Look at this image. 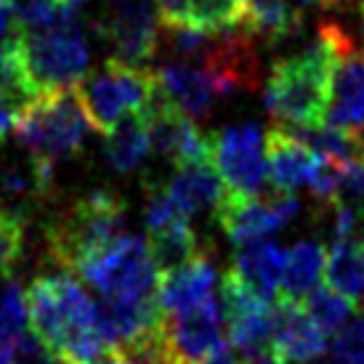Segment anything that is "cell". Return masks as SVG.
Wrapping results in <instances>:
<instances>
[{"mask_svg": "<svg viewBox=\"0 0 364 364\" xmlns=\"http://www.w3.org/2000/svg\"><path fill=\"white\" fill-rule=\"evenodd\" d=\"M346 46H351V38L338 24H324L319 38L301 53L274 61L272 77L263 88V107L274 125L324 122L335 59Z\"/></svg>", "mask_w": 364, "mask_h": 364, "instance_id": "cell-1", "label": "cell"}, {"mask_svg": "<svg viewBox=\"0 0 364 364\" xmlns=\"http://www.w3.org/2000/svg\"><path fill=\"white\" fill-rule=\"evenodd\" d=\"M27 311L32 333L72 364H91L109 351L99 333V306L64 269L30 284Z\"/></svg>", "mask_w": 364, "mask_h": 364, "instance_id": "cell-2", "label": "cell"}, {"mask_svg": "<svg viewBox=\"0 0 364 364\" xmlns=\"http://www.w3.org/2000/svg\"><path fill=\"white\" fill-rule=\"evenodd\" d=\"M125 237V200L109 189H93L61 210L46 229L48 255L75 274L85 261Z\"/></svg>", "mask_w": 364, "mask_h": 364, "instance_id": "cell-3", "label": "cell"}, {"mask_svg": "<svg viewBox=\"0 0 364 364\" xmlns=\"http://www.w3.org/2000/svg\"><path fill=\"white\" fill-rule=\"evenodd\" d=\"M75 93L80 99L82 114L93 131L107 133L128 114H146L160 96L157 75L149 67H133L109 59L93 75H85Z\"/></svg>", "mask_w": 364, "mask_h": 364, "instance_id": "cell-4", "label": "cell"}, {"mask_svg": "<svg viewBox=\"0 0 364 364\" xmlns=\"http://www.w3.org/2000/svg\"><path fill=\"white\" fill-rule=\"evenodd\" d=\"M88 120L82 114L80 99L75 88L43 93L30 102L16 117L14 133L19 144L35 160L56 165L77 154L85 139Z\"/></svg>", "mask_w": 364, "mask_h": 364, "instance_id": "cell-5", "label": "cell"}, {"mask_svg": "<svg viewBox=\"0 0 364 364\" xmlns=\"http://www.w3.org/2000/svg\"><path fill=\"white\" fill-rule=\"evenodd\" d=\"M19 51L35 96L75 88L91 67V48L77 21L35 35L21 32Z\"/></svg>", "mask_w": 364, "mask_h": 364, "instance_id": "cell-6", "label": "cell"}, {"mask_svg": "<svg viewBox=\"0 0 364 364\" xmlns=\"http://www.w3.org/2000/svg\"><path fill=\"white\" fill-rule=\"evenodd\" d=\"M75 274L82 282L96 287L104 298L157 293V284H160V269L154 266L149 255L146 240L128 237V234L120 242L112 245L109 250L85 261Z\"/></svg>", "mask_w": 364, "mask_h": 364, "instance_id": "cell-7", "label": "cell"}, {"mask_svg": "<svg viewBox=\"0 0 364 364\" xmlns=\"http://www.w3.org/2000/svg\"><path fill=\"white\" fill-rule=\"evenodd\" d=\"M96 30L112 46V59L144 67L160 46L162 16L154 0H107Z\"/></svg>", "mask_w": 364, "mask_h": 364, "instance_id": "cell-8", "label": "cell"}, {"mask_svg": "<svg viewBox=\"0 0 364 364\" xmlns=\"http://www.w3.org/2000/svg\"><path fill=\"white\" fill-rule=\"evenodd\" d=\"M213 162L232 197H255L266 183V139L258 122H240L215 133Z\"/></svg>", "mask_w": 364, "mask_h": 364, "instance_id": "cell-9", "label": "cell"}, {"mask_svg": "<svg viewBox=\"0 0 364 364\" xmlns=\"http://www.w3.org/2000/svg\"><path fill=\"white\" fill-rule=\"evenodd\" d=\"M223 304L208 298L186 311L171 314L162 322L165 343L176 364H200L205 356L223 343Z\"/></svg>", "mask_w": 364, "mask_h": 364, "instance_id": "cell-10", "label": "cell"}, {"mask_svg": "<svg viewBox=\"0 0 364 364\" xmlns=\"http://www.w3.org/2000/svg\"><path fill=\"white\" fill-rule=\"evenodd\" d=\"M157 75V88L176 109L186 114L189 120H205L215 104L232 96V91L218 80V75L208 64L173 59Z\"/></svg>", "mask_w": 364, "mask_h": 364, "instance_id": "cell-11", "label": "cell"}, {"mask_svg": "<svg viewBox=\"0 0 364 364\" xmlns=\"http://www.w3.org/2000/svg\"><path fill=\"white\" fill-rule=\"evenodd\" d=\"M324 122L364 139V59L356 53L354 43L335 59Z\"/></svg>", "mask_w": 364, "mask_h": 364, "instance_id": "cell-12", "label": "cell"}, {"mask_svg": "<svg viewBox=\"0 0 364 364\" xmlns=\"http://www.w3.org/2000/svg\"><path fill=\"white\" fill-rule=\"evenodd\" d=\"M274 346L284 364H311L327 351V333L301 301L279 295L274 304Z\"/></svg>", "mask_w": 364, "mask_h": 364, "instance_id": "cell-13", "label": "cell"}, {"mask_svg": "<svg viewBox=\"0 0 364 364\" xmlns=\"http://www.w3.org/2000/svg\"><path fill=\"white\" fill-rule=\"evenodd\" d=\"M215 218H218V226L226 234V240L237 247H250L255 242H263L269 234L284 226L269 197L258 200V197L226 194L221 208L215 210Z\"/></svg>", "mask_w": 364, "mask_h": 364, "instance_id": "cell-14", "label": "cell"}, {"mask_svg": "<svg viewBox=\"0 0 364 364\" xmlns=\"http://www.w3.org/2000/svg\"><path fill=\"white\" fill-rule=\"evenodd\" d=\"M165 192L186 218L205 210H218L229 194L213 160L176 165V173L165 183Z\"/></svg>", "mask_w": 364, "mask_h": 364, "instance_id": "cell-15", "label": "cell"}, {"mask_svg": "<svg viewBox=\"0 0 364 364\" xmlns=\"http://www.w3.org/2000/svg\"><path fill=\"white\" fill-rule=\"evenodd\" d=\"M218 282V269L208 255H197L194 261L183 263L173 272L160 274V284H157V304L162 314L186 311L192 306L203 304L213 295V287Z\"/></svg>", "mask_w": 364, "mask_h": 364, "instance_id": "cell-16", "label": "cell"}, {"mask_svg": "<svg viewBox=\"0 0 364 364\" xmlns=\"http://www.w3.org/2000/svg\"><path fill=\"white\" fill-rule=\"evenodd\" d=\"M319 157L274 125L266 133V178L277 192H290L309 186L316 173Z\"/></svg>", "mask_w": 364, "mask_h": 364, "instance_id": "cell-17", "label": "cell"}, {"mask_svg": "<svg viewBox=\"0 0 364 364\" xmlns=\"http://www.w3.org/2000/svg\"><path fill=\"white\" fill-rule=\"evenodd\" d=\"M284 253L277 242H255L250 247H242V253L234 258V266L229 269L234 279L253 290L261 298L277 301L282 290V274H284Z\"/></svg>", "mask_w": 364, "mask_h": 364, "instance_id": "cell-18", "label": "cell"}, {"mask_svg": "<svg viewBox=\"0 0 364 364\" xmlns=\"http://www.w3.org/2000/svg\"><path fill=\"white\" fill-rule=\"evenodd\" d=\"M327 269V250L314 240H304L295 247L287 250L284 258V274H282V298L304 301L306 295L314 293L324 277Z\"/></svg>", "mask_w": 364, "mask_h": 364, "instance_id": "cell-19", "label": "cell"}, {"mask_svg": "<svg viewBox=\"0 0 364 364\" xmlns=\"http://www.w3.org/2000/svg\"><path fill=\"white\" fill-rule=\"evenodd\" d=\"M149 154V136L141 114L122 117L104 136V157L114 173H133Z\"/></svg>", "mask_w": 364, "mask_h": 364, "instance_id": "cell-20", "label": "cell"}, {"mask_svg": "<svg viewBox=\"0 0 364 364\" xmlns=\"http://www.w3.org/2000/svg\"><path fill=\"white\" fill-rule=\"evenodd\" d=\"M327 287L348 298L351 304L364 301V247L356 240L330 245L327 269H324Z\"/></svg>", "mask_w": 364, "mask_h": 364, "instance_id": "cell-21", "label": "cell"}, {"mask_svg": "<svg viewBox=\"0 0 364 364\" xmlns=\"http://www.w3.org/2000/svg\"><path fill=\"white\" fill-rule=\"evenodd\" d=\"M146 247H149V255H152L154 266L160 269V274L173 272V269H178V266L205 253V250H200L197 234L189 226V221H176L171 226L157 229V232H149Z\"/></svg>", "mask_w": 364, "mask_h": 364, "instance_id": "cell-22", "label": "cell"}, {"mask_svg": "<svg viewBox=\"0 0 364 364\" xmlns=\"http://www.w3.org/2000/svg\"><path fill=\"white\" fill-rule=\"evenodd\" d=\"M9 9L19 32H24V35L75 24V11L70 6H64L61 0H9Z\"/></svg>", "mask_w": 364, "mask_h": 364, "instance_id": "cell-23", "label": "cell"}, {"mask_svg": "<svg viewBox=\"0 0 364 364\" xmlns=\"http://www.w3.org/2000/svg\"><path fill=\"white\" fill-rule=\"evenodd\" d=\"M242 21L245 3L240 0H189V9H186V24L213 35L237 30L242 27Z\"/></svg>", "mask_w": 364, "mask_h": 364, "instance_id": "cell-24", "label": "cell"}, {"mask_svg": "<svg viewBox=\"0 0 364 364\" xmlns=\"http://www.w3.org/2000/svg\"><path fill=\"white\" fill-rule=\"evenodd\" d=\"M301 304H304L309 316L322 327L324 333H338L354 316L356 309V304H351L348 298H343V295L330 290V287H322V284L314 293L306 295Z\"/></svg>", "mask_w": 364, "mask_h": 364, "instance_id": "cell-25", "label": "cell"}, {"mask_svg": "<svg viewBox=\"0 0 364 364\" xmlns=\"http://www.w3.org/2000/svg\"><path fill=\"white\" fill-rule=\"evenodd\" d=\"M27 293L19 282H9L0 290V343L16 346V341L27 333Z\"/></svg>", "mask_w": 364, "mask_h": 364, "instance_id": "cell-26", "label": "cell"}, {"mask_svg": "<svg viewBox=\"0 0 364 364\" xmlns=\"http://www.w3.org/2000/svg\"><path fill=\"white\" fill-rule=\"evenodd\" d=\"M330 364H364V314L351 316L335 333L330 346Z\"/></svg>", "mask_w": 364, "mask_h": 364, "instance_id": "cell-27", "label": "cell"}, {"mask_svg": "<svg viewBox=\"0 0 364 364\" xmlns=\"http://www.w3.org/2000/svg\"><path fill=\"white\" fill-rule=\"evenodd\" d=\"M24 226L27 223L3 210L0 215V277H11L24 255Z\"/></svg>", "mask_w": 364, "mask_h": 364, "instance_id": "cell-28", "label": "cell"}, {"mask_svg": "<svg viewBox=\"0 0 364 364\" xmlns=\"http://www.w3.org/2000/svg\"><path fill=\"white\" fill-rule=\"evenodd\" d=\"M160 9L162 24H183L186 21V9L189 0H154Z\"/></svg>", "mask_w": 364, "mask_h": 364, "instance_id": "cell-29", "label": "cell"}, {"mask_svg": "<svg viewBox=\"0 0 364 364\" xmlns=\"http://www.w3.org/2000/svg\"><path fill=\"white\" fill-rule=\"evenodd\" d=\"M19 114H21V109L16 107V104L0 96V141L14 131V125H16V117H19Z\"/></svg>", "mask_w": 364, "mask_h": 364, "instance_id": "cell-30", "label": "cell"}, {"mask_svg": "<svg viewBox=\"0 0 364 364\" xmlns=\"http://www.w3.org/2000/svg\"><path fill=\"white\" fill-rule=\"evenodd\" d=\"M200 364H242V359H240V354L234 351L232 343H221L215 351H210V354L205 356Z\"/></svg>", "mask_w": 364, "mask_h": 364, "instance_id": "cell-31", "label": "cell"}, {"mask_svg": "<svg viewBox=\"0 0 364 364\" xmlns=\"http://www.w3.org/2000/svg\"><path fill=\"white\" fill-rule=\"evenodd\" d=\"M91 364H128V362H125V356H122L120 351H107V354H102Z\"/></svg>", "mask_w": 364, "mask_h": 364, "instance_id": "cell-32", "label": "cell"}, {"mask_svg": "<svg viewBox=\"0 0 364 364\" xmlns=\"http://www.w3.org/2000/svg\"><path fill=\"white\" fill-rule=\"evenodd\" d=\"M14 356H16V346L0 343V364H14Z\"/></svg>", "mask_w": 364, "mask_h": 364, "instance_id": "cell-33", "label": "cell"}, {"mask_svg": "<svg viewBox=\"0 0 364 364\" xmlns=\"http://www.w3.org/2000/svg\"><path fill=\"white\" fill-rule=\"evenodd\" d=\"M61 3H64V6H70V9L75 11V9H77V6H85L88 0H61Z\"/></svg>", "mask_w": 364, "mask_h": 364, "instance_id": "cell-34", "label": "cell"}, {"mask_svg": "<svg viewBox=\"0 0 364 364\" xmlns=\"http://www.w3.org/2000/svg\"><path fill=\"white\" fill-rule=\"evenodd\" d=\"M356 242H359L364 247V221L359 223V232H356Z\"/></svg>", "mask_w": 364, "mask_h": 364, "instance_id": "cell-35", "label": "cell"}, {"mask_svg": "<svg viewBox=\"0 0 364 364\" xmlns=\"http://www.w3.org/2000/svg\"><path fill=\"white\" fill-rule=\"evenodd\" d=\"M3 6H9V0H0V9H3Z\"/></svg>", "mask_w": 364, "mask_h": 364, "instance_id": "cell-36", "label": "cell"}, {"mask_svg": "<svg viewBox=\"0 0 364 364\" xmlns=\"http://www.w3.org/2000/svg\"><path fill=\"white\" fill-rule=\"evenodd\" d=\"M362 35H364V21H362Z\"/></svg>", "mask_w": 364, "mask_h": 364, "instance_id": "cell-37", "label": "cell"}, {"mask_svg": "<svg viewBox=\"0 0 364 364\" xmlns=\"http://www.w3.org/2000/svg\"><path fill=\"white\" fill-rule=\"evenodd\" d=\"M362 210H364V200H362Z\"/></svg>", "mask_w": 364, "mask_h": 364, "instance_id": "cell-38", "label": "cell"}, {"mask_svg": "<svg viewBox=\"0 0 364 364\" xmlns=\"http://www.w3.org/2000/svg\"><path fill=\"white\" fill-rule=\"evenodd\" d=\"M0 215H3V210H0Z\"/></svg>", "mask_w": 364, "mask_h": 364, "instance_id": "cell-39", "label": "cell"}, {"mask_svg": "<svg viewBox=\"0 0 364 364\" xmlns=\"http://www.w3.org/2000/svg\"><path fill=\"white\" fill-rule=\"evenodd\" d=\"M240 3H245V0H240Z\"/></svg>", "mask_w": 364, "mask_h": 364, "instance_id": "cell-40", "label": "cell"}]
</instances>
